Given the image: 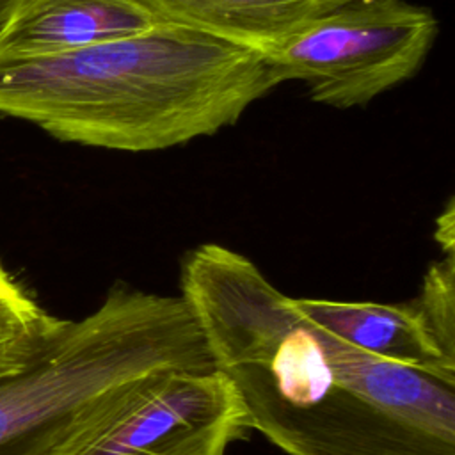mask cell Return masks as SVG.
Returning a JSON list of instances; mask_svg holds the SVG:
<instances>
[{"label":"cell","instance_id":"1","mask_svg":"<svg viewBox=\"0 0 455 455\" xmlns=\"http://www.w3.org/2000/svg\"><path fill=\"white\" fill-rule=\"evenodd\" d=\"M180 295L247 427L288 455H455V375L336 338L219 243L187 254Z\"/></svg>","mask_w":455,"mask_h":455},{"label":"cell","instance_id":"2","mask_svg":"<svg viewBox=\"0 0 455 455\" xmlns=\"http://www.w3.org/2000/svg\"><path fill=\"white\" fill-rule=\"evenodd\" d=\"M277 85L256 50L165 23L64 53L0 55L2 116L128 153L212 137Z\"/></svg>","mask_w":455,"mask_h":455},{"label":"cell","instance_id":"3","mask_svg":"<svg viewBox=\"0 0 455 455\" xmlns=\"http://www.w3.org/2000/svg\"><path fill=\"white\" fill-rule=\"evenodd\" d=\"M204 364L180 295L116 286L85 318L0 348V455H53L130 382Z\"/></svg>","mask_w":455,"mask_h":455},{"label":"cell","instance_id":"4","mask_svg":"<svg viewBox=\"0 0 455 455\" xmlns=\"http://www.w3.org/2000/svg\"><path fill=\"white\" fill-rule=\"evenodd\" d=\"M439 21L411 0H350L258 53L277 84L299 80L311 101L354 108L414 78Z\"/></svg>","mask_w":455,"mask_h":455},{"label":"cell","instance_id":"5","mask_svg":"<svg viewBox=\"0 0 455 455\" xmlns=\"http://www.w3.org/2000/svg\"><path fill=\"white\" fill-rule=\"evenodd\" d=\"M247 428L219 370H162L124 386L53 455H224Z\"/></svg>","mask_w":455,"mask_h":455},{"label":"cell","instance_id":"6","mask_svg":"<svg viewBox=\"0 0 455 455\" xmlns=\"http://www.w3.org/2000/svg\"><path fill=\"white\" fill-rule=\"evenodd\" d=\"M158 21L135 0H14L0 55H53L133 36Z\"/></svg>","mask_w":455,"mask_h":455},{"label":"cell","instance_id":"7","mask_svg":"<svg viewBox=\"0 0 455 455\" xmlns=\"http://www.w3.org/2000/svg\"><path fill=\"white\" fill-rule=\"evenodd\" d=\"M293 302L300 313L366 354L419 370L455 375V359L443 352L414 304L323 299H293Z\"/></svg>","mask_w":455,"mask_h":455},{"label":"cell","instance_id":"8","mask_svg":"<svg viewBox=\"0 0 455 455\" xmlns=\"http://www.w3.org/2000/svg\"><path fill=\"white\" fill-rule=\"evenodd\" d=\"M158 23L192 28L256 52L350 0H135Z\"/></svg>","mask_w":455,"mask_h":455},{"label":"cell","instance_id":"9","mask_svg":"<svg viewBox=\"0 0 455 455\" xmlns=\"http://www.w3.org/2000/svg\"><path fill=\"white\" fill-rule=\"evenodd\" d=\"M437 339L443 352L455 359V258L444 252V258L432 263L425 274L419 297L412 302Z\"/></svg>","mask_w":455,"mask_h":455},{"label":"cell","instance_id":"10","mask_svg":"<svg viewBox=\"0 0 455 455\" xmlns=\"http://www.w3.org/2000/svg\"><path fill=\"white\" fill-rule=\"evenodd\" d=\"M60 320L37 306L0 263V348L48 331Z\"/></svg>","mask_w":455,"mask_h":455},{"label":"cell","instance_id":"11","mask_svg":"<svg viewBox=\"0 0 455 455\" xmlns=\"http://www.w3.org/2000/svg\"><path fill=\"white\" fill-rule=\"evenodd\" d=\"M437 231H435V238L441 242L444 252H453V203L450 201V204L446 206V212L439 217L437 220Z\"/></svg>","mask_w":455,"mask_h":455},{"label":"cell","instance_id":"12","mask_svg":"<svg viewBox=\"0 0 455 455\" xmlns=\"http://www.w3.org/2000/svg\"><path fill=\"white\" fill-rule=\"evenodd\" d=\"M12 5H14V0H0V32L4 28V25L7 23V18L12 11Z\"/></svg>","mask_w":455,"mask_h":455}]
</instances>
